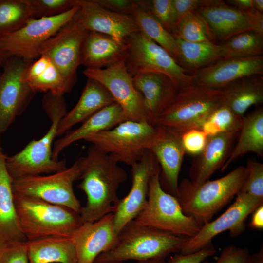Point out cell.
Masks as SVG:
<instances>
[{
  "label": "cell",
  "instance_id": "22",
  "mask_svg": "<svg viewBox=\"0 0 263 263\" xmlns=\"http://www.w3.org/2000/svg\"><path fill=\"white\" fill-rule=\"evenodd\" d=\"M216 38L227 40L239 33L253 31L250 12L245 13L220 0H206L197 11Z\"/></svg>",
  "mask_w": 263,
  "mask_h": 263
},
{
  "label": "cell",
  "instance_id": "37",
  "mask_svg": "<svg viewBox=\"0 0 263 263\" xmlns=\"http://www.w3.org/2000/svg\"><path fill=\"white\" fill-rule=\"evenodd\" d=\"M175 38L191 42L210 41L216 38L204 19L197 11L188 13L177 23Z\"/></svg>",
  "mask_w": 263,
  "mask_h": 263
},
{
  "label": "cell",
  "instance_id": "4",
  "mask_svg": "<svg viewBox=\"0 0 263 263\" xmlns=\"http://www.w3.org/2000/svg\"><path fill=\"white\" fill-rule=\"evenodd\" d=\"M247 175L245 166H240L223 177L200 185L185 178L179 183L177 199L183 212L202 225L237 195Z\"/></svg>",
  "mask_w": 263,
  "mask_h": 263
},
{
  "label": "cell",
  "instance_id": "10",
  "mask_svg": "<svg viewBox=\"0 0 263 263\" xmlns=\"http://www.w3.org/2000/svg\"><path fill=\"white\" fill-rule=\"evenodd\" d=\"M78 5L59 15L31 18L19 29L0 37V51L31 63L40 56L42 45L73 19Z\"/></svg>",
  "mask_w": 263,
  "mask_h": 263
},
{
  "label": "cell",
  "instance_id": "34",
  "mask_svg": "<svg viewBox=\"0 0 263 263\" xmlns=\"http://www.w3.org/2000/svg\"><path fill=\"white\" fill-rule=\"evenodd\" d=\"M220 47L221 59L263 56V36L245 31L232 37Z\"/></svg>",
  "mask_w": 263,
  "mask_h": 263
},
{
  "label": "cell",
  "instance_id": "41",
  "mask_svg": "<svg viewBox=\"0 0 263 263\" xmlns=\"http://www.w3.org/2000/svg\"><path fill=\"white\" fill-rule=\"evenodd\" d=\"M180 133L181 144L186 153L197 156L205 148L208 137L200 128H191Z\"/></svg>",
  "mask_w": 263,
  "mask_h": 263
},
{
  "label": "cell",
  "instance_id": "21",
  "mask_svg": "<svg viewBox=\"0 0 263 263\" xmlns=\"http://www.w3.org/2000/svg\"><path fill=\"white\" fill-rule=\"evenodd\" d=\"M136 89L141 94L150 123L155 126L159 116L171 104L179 91L167 75L147 72L132 77Z\"/></svg>",
  "mask_w": 263,
  "mask_h": 263
},
{
  "label": "cell",
  "instance_id": "29",
  "mask_svg": "<svg viewBox=\"0 0 263 263\" xmlns=\"http://www.w3.org/2000/svg\"><path fill=\"white\" fill-rule=\"evenodd\" d=\"M221 90L224 105L236 114L244 117L250 107L263 102V77L256 75L243 77Z\"/></svg>",
  "mask_w": 263,
  "mask_h": 263
},
{
  "label": "cell",
  "instance_id": "8",
  "mask_svg": "<svg viewBox=\"0 0 263 263\" xmlns=\"http://www.w3.org/2000/svg\"><path fill=\"white\" fill-rule=\"evenodd\" d=\"M223 104L221 90L190 85L178 91L173 102L159 116L155 126L179 132L199 128L212 112Z\"/></svg>",
  "mask_w": 263,
  "mask_h": 263
},
{
  "label": "cell",
  "instance_id": "54",
  "mask_svg": "<svg viewBox=\"0 0 263 263\" xmlns=\"http://www.w3.org/2000/svg\"><path fill=\"white\" fill-rule=\"evenodd\" d=\"M0 74H1V72L0 71Z\"/></svg>",
  "mask_w": 263,
  "mask_h": 263
},
{
  "label": "cell",
  "instance_id": "3",
  "mask_svg": "<svg viewBox=\"0 0 263 263\" xmlns=\"http://www.w3.org/2000/svg\"><path fill=\"white\" fill-rule=\"evenodd\" d=\"M189 239L138 225L132 220L119 232L115 246L98 255L94 263L165 259L171 253H180Z\"/></svg>",
  "mask_w": 263,
  "mask_h": 263
},
{
  "label": "cell",
  "instance_id": "20",
  "mask_svg": "<svg viewBox=\"0 0 263 263\" xmlns=\"http://www.w3.org/2000/svg\"><path fill=\"white\" fill-rule=\"evenodd\" d=\"M76 254V263H94L100 254L116 244L118 233L113 223V214L109 213L100 219L86 223L72 237Z\"/></svg>",
  "mask_w": 263,
  "mask_h": 263
},
{
  "label": "cell",
  "instance_id": "44",
  "mask_svg": "<svg viewBox=\"0 0 263 263\" xmlns=\"http://www.w3.org/2000/svg\"><path fill=\"white\" fill-rule=\"evenodd\" d=\"M251 254L246 248L228 245L222 250L214 262L205 263H249Z\"/></svg>",
  "mask_w": 263,
  "mask_h": 263
},
{
  "label": "cell",
  "instance_id": "42",
  "mask_svg": "<svg viewBox=\"0 0 263 263\" xmlns=\"http://www.w3.org/2000/svg\"><path fill=\"white\" fill-rule=\"evenodd\" d=\"M26 242H16L0 247V263H29Z\"/></svg>",
  "mask_w": 263,
  "mask_h": 263
},
{
  "label": "cell",
  "instance_id": "39",
  "mask_svg": "<svg viewBox=\"0 0 263 263\" xmlns=\"http://www.w3.org/2000/svg\"><path fill=\"white\" fill-rule=\"evenodd\" d=\"M32 17H50L63 14L78 5L79 0H27Z\"/></svg>",
  "mask_w": 263,
  "mask_h": 263
},
{
  "label": "cell",
  "instance_id": "32",
  "mask_svg": "<svg viewBox=\"0 0 263 263\" xmlns=\"http://www.w3.org/2000/svg\"><path fill=\"white\" fill-rule=\"evenodd\" d=\"M176 38L179 47L176 62L189 73L221 59L220 45L210 41L191 42Z\"/></svg>",
  "mask_w": 263,
  "mask_h": 263
},
{
  "label": "cell",
  "instance_id": "31",
  "mask_svg": "<svg viewBox=\"0 0 263 263\" xmlns=\"http://www.w3.org/2000/svg\"><path fill=\"white\" fill-rule=\"evenodd\" d=\"M231 153L221 169L222 171L239 158L253 152L258 156H263V108L255 109L243 117L242 127Z\"/></svg>",
  "mask_w": 263,
  "mask_h": 263
},
{
  "label": "cell",
  "instance_id": "7",
  "mask_svg": "<svg viewBox=\"0 0 263 263\" xmlns=\"http://www.w3.org/2000/svg\"><path fill=\"white\" fill-rule=\"evenodd\" d=\"M127 45L124 59L130 75L157 72L168 76L179 91L196 84L192 75L182 68L164 48L141 31L134 32L125 38Z\"/></svg>",
  "mask_w": 263,
  "mask_h": 263
},
{
  "label": "cell",
  "instance_id": "18",
  "mask_svg": "<svg viewBox=\"0 0 263 263\" xmlns=\"http://www.w3.org/2000/svg\"><path fill=\"white\" fill-rule=\"evenodd\" d=\"M79 8L74 16L87 31L104 34L121 42L131 34L141 31L132 15L106 9L93 0H79Z\"/></svg>",
  "mask_w": 263,
  "mask_h": 263
},
{
  "label": "cell",
  "instance_id": "9",
  "mask_svg": "<svg viewBox=\"0 0 263 263\" xmlns=\"http://www.w3.org/2000/svg\"><path fill=\"white\" fill-rule=\"evenodd\" d=\"M157 131V126L148 122L126 120L84 140L111 155L118 162L132 166L149 150Z\"/></svg>",
  "mask_w": 263,
  "mask_h": 263
},
{
  "label": "cell",
  "instance_id": "28",
  "mask_svg": "<svg viewBox=\"0 0 263 263\" xmlns=\"http://www.w3.org/2000/svg\"><path fill=\"white\" fill-rule=\"evenodd\" d=\"M29 263H76L71 237L53 236L26 242Z\"/></svg>",
  "mask_w": 263,
  "mask_h": 263
},
{
  "label": "cell",
  "instance_id": "52",
  "mask_svg": "<svg viewBox=\"0 0 263 263\" xmlns=\"http://www.w3.org/2000/svg\"><path fill=\"white\" fill-rule=\"evenodd\" d=\"M9 57L0 51V68H3Z\"/></svg>",
  "mask_w": 263,
  "mask_h": 263
},
{
  "label": "cell",
  "instance_id": "53",
  "mask_svg": "<svg viewBox=\"0 0 263 263\" xmlns=\"http://www.w3.org/2000/svg\"><path fill=\"white\" fill-rule=\"evenodd\" d=\"M138 263H166L165 259H152L138 262Z\"/></svg>",
  "mask_w": 263,
  "mask_h": 263
},
{
  "label": "cell",
  "instance_id": "16",
  "mask_svg": "<svg viewBox=\"0 0 263 263\" xmlns=\"http://www.w3.org/2000/svg\"><path fill=\"white\" fill-rule=\"evenodd\" d=\"M132 167V184L128 194L120 199L114 207L113 223L118 234L144 209L147 203L151 176L160 170L157 159L149 150Z\"/></svg>",
  "mask_w": 263,
  "mask_h": 263
},
{
  "label": "cell",
  "instance_id": "30",
  "mask_svg": "<svg viewBox=\"0 0 263 263\" xmlns=\"http://www.w3.org/2000/svg\"><path fill=\"white\" fill-rule=\"evenodd\" d=\"M24 77L29 87L36 93L50 92L64 95L73 87L52 61L43 56L29 64Z\"/></svg>",
  "mask_w": 263,
  "mask_h": 263
},
{
  "label": "cell",
  "instance_id": "33",
  "mask_svg": "<svg viewBox=\"0 0 263 263\" xmlns=\"http://www.w3.org/2000/svg\"><path fill=\"white\" fill-rule=\"evenodd\" d=\"M132 15L135 17L141 31L166 50L176 62L179 47L176 38L141 6L138 0H136V5Z\"/></svg>",
  "mask_w": 263,
  "mask_h": 263
},
{
  "label": "cell",
  "instance_id": "43",
  "mask_svg": "<svg viewBox=\"0 0 263 263\" xmlns=\"http://www.w3.org/2000/svg\"><path fill=\"white\" fill-rule=\"evenodd\" d=\"M216 253L214 245L211 243L193 253L186 254L176 253L171 256L166 263H203Z\"/></svg>",
  "mask_w": 263,
  "mask_h": 263
},
{
  "label": "cell",
  "instance_id": "36",
  "mask_svg": "<svg viewBox=\"0 0 263 263\" xmlns=\"http://www.w3.org/2000/svg\"><path fill=\"white\" fill-rule=\"evenodd\" d=\"M243 120V117L223 104L212 112L199 128L208 137L221 133L239 132Z\"/></svg>",
  "mask_w": 263,
  "mask_h": 263
},
{
  "label": "cell",
  "instance_id": "47",
  "mask_svg": "<svg viewBox=\"0 0 263 263\" xmlns=\"http://www.w3.org/2000/svg\"><path fill=\"white\" fill-rule=\"evenodd\" d=\"M251 16L253 31L263 36V13L256 10L250 12Z\"/></svg>",
  "mask_w": 263,
  "mask_h": 263
},
{
  "label": "cell",
  "instance_id": "12",
  "mask_svg": "<svg viewBox=\"0 0 263 263\" xmlns=\"http://www.w3.org/2000/svg\"><path fill=\"white\" fill-rule=\"evenodd\" d=\"M30 63L9 57L0 75V146L3 134L21 115L33 98L35 92L25 80Z\"/></svg>",
  "mask_w": 263,
  "mask_h": 263
},
{
  "label": "cell",
  "instance_id": "2",
  "mask_svg": "<svg viewBox=\"0 0 263 263\" xmlns=\"http://www.w3.org/2000/svg\"><path fill=\"white\" fill-rule=\"evenodd\" d=\"M42 107L51 122L49 129L40 139H34L20 151L7 156L6 167L13 180L30 175L52 174L66 169V160H55L52 150L58 126L67 112L63 95L44 93Z\"/></svg>",
  "mask_w": 263,
  "mask_h": 263
},
{
  "label": "cell",
  "instance_id": "38",
  "mask_svg": "<svg viewBox=\"0 0 263 263\" xmlns=\"http://www.w3.org/2000/svg\"><path fill=\"white\" fill-rule=\"evenodd\" d=\"M138 2L174 36L177 23L172 0H138Z\"/></svg>",
  "mask_w": 263,
  "mask_h": 263
},
{
  "label": "cell",
  "instance_id": "49",
  "mask_svg": "<svg viewBox=\"0 0 263 263\" xmlns=\"http://www.w3.org/2000/svg\"><path fill=\"white\" fill-rule=\"evenodd\" d=\"M226 1L233 7L245 13L254 10L253 0H228Z\"/></svg>",
  "mask_w": 263,
  "mask_h": 263
},
{
  "label": "cell",
  "instance_id": "11",
  "mask_svg": "<svg viewBox=\"0 0 263 263\" xmlns=\"http://www.w3.org/2000/svg\"><path fill=\"white\" fill-rule=\"evenodd\" d=\"M79 179V170L75 161L71 167L57 172L14 179L12 189L13 192L66 207L79 213L82 206L73 189L74 182Z\"/></svg>",
  "mask_w": 263,
  "mask_h": 263
},
{
  "label": "cell",
  "instance_id": "26",
  "mask_svg": "<svg viewBox=\"0 0 263 263\" xmlns=\"http://www.w3.org/2000/svg\"><path fill=\"white\" fill-rule=\"evenodd\" d=\"M126 120L128 119L122 108L117 103L103 108L82 123L79 128L67 132L55 141L52 150L53 158L58 160L61 151L75 142L111 130Z\"/></svg>",
  "mask_w": 263,
  "mask_h": 263
},
{
  "label": "cell",
  "instance_id": "46",
  "mask_svg": "<svg viewBox=\"0 0 263 263\" xmlns=\"http://www.w3.org/2000/svg\"><path fill=\"white\" fill-rule=\"evenodd\" d=\"M205 0H172L177 24L188 13L197 11L204 4Z\"/></svg>",
  "mask_w": 263,
  "mask_h": 263
},
{
  "label": "cell",
  "instance_id": "15",
  "mask_svg": "<svg viewBox=\"0 0 263 263\" xmlns=\"http://www.w3.org/2000/svg\"><path fill=\"white\" fill-rule=\"evenodd\" d=\"M74 18L41 47L39 55L48 57L74 86L80 64L81 48L87 33Z\"/></svg>",
  "mask_w": 263,
  "mask_h": 263
},
{
  "label": "cell",
  "instance_id": "6",
  "mask_svg": "<svg viewBox=\"0 0 263 263\" xmlns=\"http://www.w3.org/2000/svg\"><path fill=\"white\" fill-rule=\"evenodd\" d=\"M160 170L151 176L146 207L133 221L176 235L193 237L202 225L186 215L177 198L164 190L160 183Z\"/></svg>",
  "mask_w": 263,
  "mask_h": 263
},
{
  "label": "cell",
  "instance_id": "19",
  "mask_svg": "<svg viewBox=\"0 0 263 263\" xmlns=\"http://www.w3.org/2000/svg\"><path fill=\"white\" fill-rule=\"evenodd\" d=\"M196 84L221 90L239 79L263 75V56L222 58L191 73Z\"/></svg>",
  "mask_w": 263,
  "mask_h": 263
},
{
  "label": "cell",
  "instance_id": "51",
  "mask_svg": "<svg viewBox=\"0 0 263 263\" xmlns=\"http://www.w3.org/2000/svg\"><path fill=\"white\" fill-rule=\"evenodd\" d=\"M253 7L254 10L263 13V0H253Z\"/></svg>",
  "mask_w": 263,
  "mask_h": 263
},
{
  "label": "cell",
  "instance_id": "24",
  "mask_svg": "<svg viewBox=\"0 0 263 263\" xmlns=\"http://www.w3.org/2000/svg\"><path fill=\"white\" fill-rule=\"evenodd\" d=\"M114 103L116 102L113 97L102 84L87 78L77 103L60 120L57 137L65 134L76 124L83 123L103 108Z\"/></svg>",
  "mask_w": 263,
  "mask_h": 263
},
{
  "label": "cell",
  "instance_id": "45",
  "mask_svg": "<svg viewBox=\"0 0 263 263\" xmlns=\"http://www.w3.org/2000/svg\"><path fill=\"white\" fill-rule=\"evenodd\" d=\"M102 7L111 11L133 15L136 0H93Z\"/></svg>",
  "mask_w": 263,
  "mask_h": 263
},
{
  "label": "cell",
  "instance_id": "1",
  "mask_svg": "<svg viewBox=\"0 0 263 263\" xmlns=\"http://www.w3.org/2000/svg\"><path fill=\"white\" fill-rule=\"evenodd\" d=\"M76 161L82 180L78 188L87 197L79 213L81 220L82 224L92 223L113 212L120 199L118 188L128 175L113 156L93 145Z\"/></svg>",
  "mask_w": 263,
  "mask_h": 263
},
{
  "label": "cell",
  "instance_id": "35",
  "mask_svg": "<svg viewBox=\"0 0 263 263\" xmlns=\"http://www.w3.org/2000/svg\"><path fill=\"white\" fill-rule=\"evenodd\" d=\"M32 18L27 0H0V37L19 29Z\"/></svg>",
  "mask_w": 263,
  "mask_h": 263
},
{
  "label": "cell",
  "instance_id": "23",
  "mask_svg": "<svg viewBox=\"0 0 263 263\" xmlns=\"http://www.w3.org/2000/svg\"><path fill=\"white\" fill-rule=\"evenodd\" d=\"M239 132L221 133L208 138L202 152L191 162L189 179L195 185L209 180L228 158Z\"/></svg>",
  "mask_w": 263,
  "mask_h": 263
},
{
  "label": "cell",
  "instance_id": "13",
  "mask_svg": "<svg viewBox=\"0 0 263 263\" xmlns=\"http://www.w3.org/2000/svg\"><path fill=\"white\" fill-rule=\"evenodd\" d=\"M262 205L263 199L239 192L227 210L214 220L202 225L197 233L183 245L180 253L196 252L212 243L213 238L225 231H228L232 237L240 235L245 229L247 217Z\"/></svg>",
  "mask_w": 263,
  "mask_h": 263
},
{
  "label": "cell",
  "instance_id": "5",
  "mask_svg": "<svg viewBox=\"0 0 263 263\" xmlns=\"http://www.w3.org/2000/svg\"><path fill=\"white\" fill-rule=\"evenodd\" d=\"M13 199L19 226L27 241L53 236L72 237L82 224L79 213L66 207L15 192Z\"/></svg>",
  "mask_w": 263,
  "mask_h": 263
},
{
  "label": "cell",
  "instance_id": "17",
  "mask_svg": "<svg viewBox=\"0 0 263 263\" xmlns=\"http://www.w3.org/2000/svg\"><path fill=\"white\" fill-rule=\"evenodd\" d=\"M157 132L149 147L160 167V183L167 193L177 197L179 176L184 155L180 133L176 130L157 126Z\"/></svg>",
  "mask_w": 263,
  "mask_h": 263
},
{
  "label": "cell",
  "instance_id": "14",
  "mask_svg": "<svg viewBox=\"0 0 263 263\" xmlns=\"http://www.w3.org/2000/svg\"><path fill=\"white\" fill-rule=\"evenodd\" d=\"M82 73L100 82L109 91L128 120L150 123L142 96L135 88L124 59L104 68H86Z\"/></svg>",
  "mask_w": 263,
  "mask_h": 263
},
{
  "label": "cell",
  "instance_id": "48",
  "mask_svg": "<svg viewBox=\"0 0 263 263\" xmlns=\"http://www.w3.org/2000/svg\"><path fill=\"white\" fill-rule=\"evenodd\" d=\"M250 226L256 229L263 228V205L259 206L253 211Z\"/></svg>",
  "mask_w": 263,
  "mask_h": 263
},
{
  "label": "cell",
  "instance_id": "50",
  "mask_svg": "<svg viewBox=\"0 0 263 263\" xmlns=\"http://www.w3.org/2000/svg\"><path fill=\"white\" fill-rule=\"evenodd\" d=\"M249 263H263V245L260 246L259 250L250 256Z\"/></svg>",
  "mask_w": 263,
  "mask_h": 263
},
{
  "label": "cell",
  "instance_id": "27",
  "mask_svg": "<svg viewBox=\"0 0 263 263\" xmlns=\"http://www.w3.org/2000/svg\"><path fill=\"white\" fill-rule=\"evenodd\" d=\"M7 156L0 146V247L12 242L27 241L17 215L13 199V179L6 167Z\"/></svg>",
  "mask_w": 263,
  "mask_h": 263
},
{
  "label": "cell",
  "instance_id": "25",
  "mask_svg": "<svg viewBox=\"0 0 263 263\" xmlns=\"http://www.w3.org/2000/svg\"><path fill=\"white\" fill-rule=\"evenodd\" d=\"M127 45L108 35L88 31L83 40L80 64L87 69H102L124 60Z\"/></svg>",
  "mask_w": 263,
  "mask_h": 263
},
{
  "label": "cell",
  "instance_id": "40",
  "mask_svg": "<svg viewBox=\"0 0 263 263\" xmlns=\"http://www.w3.org/2000/svg\"><path fill=\"white\" fill-rule=\"evenodd\" d=\"M245 167L247 175L240 192L263 199V164L250 159Z\"/></svg>",
  "mask_w": 263,
  "mask_h": 263
}]
</instances>
